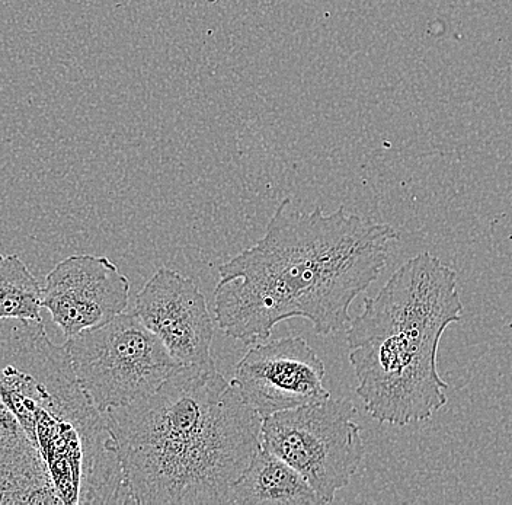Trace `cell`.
I'll list each match as a JSON object with an SVG mask.
<instances>
[{
	"instance_id": "6da1fadb",
	"label": "cell",
	"mask_w": 512,
	"mask_h": 505,
	"mask_svg": "<svg viewBox=\"0 0 512 505\" xmlns=\"http://www.w3.org/2000/svg\"><path fill=\"white\" fill-rule=\"evenodd\" d=\"M398 239L392 226L344 206L302 213L286 198L265 235L220 265L214 321L226 337L249 345L294 318L325 337L344 331L352 302L380 277Z\"/></svg>"
},
{
	"instance_id": "7a4b0ae2",
	"label": "cell",
	"mask_w": 512,
	"mask_h": 505,
	"mask_svg": "<svg viewBox=\"0 0 512 505\" xmlns=\"http://www.w3.org/2000/svg\"><path fill=\"white\" fill-rule=\"evenodd\" d=\"M105 420L134 504H229L261 446L262 417L216 369L179 366Z\"/></svg>"
},
{
	"instance_id": "3957f363",
	"label": "cell",
	"mask_w": 512,
	"mask_h": 505,
	"mask_svg": "<svg viewBox=\"0 0 512 505\" xmlns=\"http://www.w3.org/2000/svg\"><path fill=\"white\" fill-rule=\"evenodd\" d=\"M462 316L457 273L430 252L400 265L376 296L364 299L345 341L368 417L405 427L431 420L447 404L438 348Z\"/></svg>"
},
{
	"instance_id": "277c9868",
	"label": "cell",
	"mask_w": 512,
	"mask_h": 505,
	"mask_svg": "<svg viewBox=\"0 0 512 505\" xmlns=\"http://www.w3.org/2000/svg\"><path fill=\"white\" fill-rule=\"evenodd\" d=\"M0 401L43 457L60 504L131 503L105 414L44 322L0 319Z\"/></svg>"
},
{
	"instance_id": "5b68a950",
	"label": "cell",
	"mask_w": 512,
	"mask_h": 505,
	"mask_svg": "<svg viewBox=\"0 0 512 505\" xmlns=\"http://www.w3.org/2000/svg\"><path fill=\"white\" fill-rule=\"evenodd\" d=\"M64 348L80 386L102 414L155 392L179 367L134 312L79 332Z\"/></svg>"
},
{
	"instance_id": "8992f818",
	"label": "cell",
	"mask_w": 512,
	"mask_h": 505,
	"mask_svg": "<svg viewBox=\"0 0 512 505\" xmlns=\"http://www.w3.org/2000/svg\"><path fill=\"white\" fill-rule=\"evenodd\" d=\"M348 399H332L262 418L261 446L287 462L323 503L350 485L363 462V430Z\"/></svg>"
},
{
	"instance_id": "52a82bcc",
	"label": "cell",
	"mask_w": 512,
	"mask_h": 505,
	"mask_svg": "<svg viewBox=\"0 0 512 505\" xmlns=\"http://www.w3.org/2000/svg\"><path fill=\"white\" fill-rule=\"evenodd\" d=\"M325 363L299 335L252 344L236 364L233 386L259 417L331 398Z\"/></svg>"
},
{
	"instance_id": "ba28073f",
	"label": "cell",
	"mask_w": 512,
	"mask_h": 505,
	"mask_svg": "<svg viewBox=\"0 0 512 505\" xmlns=\"http://www.w3.org/2000/svg\"><path fill=\"white\" fill-rule=\"evenodd\" d=\"M133 312L179 366L216 369L211 354L214 319L194 280L171 268H159L137 293Z\"/></svg>"
},
{
	"instance_id": "9c48e42d",
	"label": "cell",
	"mask_w": 512,
	"mask_h": 505,
	"mask_svg": "<svg viewBox=\"0 0 512 505\" xmlns=\"http://www.w3.org/2000/svg\"><path fill=\"white\" fill-rule=\"evenodd\" d=\"M130 280L107 257L72 255L47 274L41 306L64 338L126 312Z\"/></svg>"
},
{
	"instance_id": "30bf717a",
	"label": "cell",
	"mask_w": 512,
	"mask_h": 505,
	"mask_svg": "<svg viewBox=\"0 0 512 505\" xmlns=\"http://www.w3.org/2000/svg\"><path fill=\"white\" fill-rule=\"evenodd\" d=\"M60 504L46 463L0 401V505Z\"/></svg>"
},
{
	"instance_id": "8fae6325",
	"label": "cell",
	"mask_w": 512,
	"mask_h": 505,
	"mask_svg": "<svg viewBox=\"0 0 512 505\" xmlns=\"http://www.w3.org/2000/svg\"><path fill=\"white\" fill-rule=\"evenodd\" d=\"M229 504L323 505L322 498L296 469L259 446L229 494Z\"/></svg>"
},
{
	"instance_id": "7c38bea8",
	"label": "cell",
	"mask_w": 512,
	"mask_h": 505,
	"mask_svg": "<svg viewBox=\"0 0 512 505\" xmlns=\"http://www.w3.org/2000/svg\"><path fill=\"white\" fill-rule=\"evenodd\" d=\"M43 287L18 255L0 254V319L43 322Z\"/></svg>"
}]
</instances>
